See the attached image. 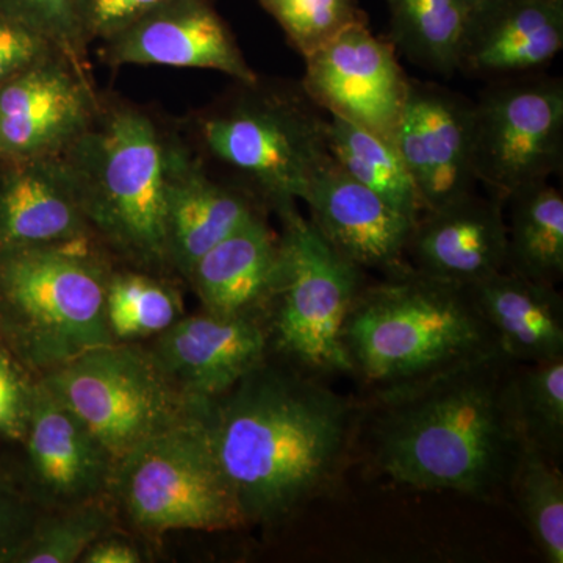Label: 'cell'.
Listing matches in <instances>:
<instances>
[{
    "label": "cell",
    "mask_w": 563,
    "mask_h": 563,
    "mask_svg": "<svg viewBox=\"0 0 563 563\" xmlns=\"http://www.w3.org/2000/svg\"><path fill=\"white\" fill-rule=\"evenodd\" d=\"M81 563H141L143 554L139 548L129 540L120 537H106L96 540L81 555Z\"/></svg>",
    "instance_id": "obj_37"
},
{
    "label": "cell",
    "mask_w": 563,
    "mask_h": 563,
    "mask_svg": "<svg viewBox=\"0 0 563 563\" xmlns=\"http://www.w3.org/2000/svg\"><path fill=\"white\" fill-rule=\"evenodd\" d=\"M261 211L250 192L214 180L187 143L169 136L166 239L173 269L187 279L203 254Z\"/></svg>",
    "instance_id": "obj_18"
},
{
    "label": "cell",
    "mask_w": 563,
    "mask_h": 563,
    "mask_svg": "<svg viewBox=\"0 0 563 563\" xmlns=\"http://www.w3.org/2000/svg\"><path fill=\"white\" fill-rule=\"evenodd\" d=\"M22 442L35 483L51 504L77 506L109 492L114 468L109 451L41 380L33 385Z\"/></svg>",
    "instance_id": "obj_19"
},
{
    "label": "cell",
    "mask_w": 563,
    "mask_h": 563,
    "mask_svg": "<svg viewBox=\"0 0 563 563\" xmlns=\"http://www.w3.org/2000/svg\"><path fill=\"white\" fill-rule=\"evenodd\" d=\"M91 74L60 52L0 85V162L60 157L101 107Z\"/></svg>",
    "instance_id": "obj_12"
},
{
    "label": "cell",
    "mask_w": 563,
    "mask_h": 563,
    "mask_svg": "<svg viewBox=\"0 0 563 563\" xmlns=\"http://www.w3.org/2000/svg\"><path fill=\"white\" fill-rule=\"evenodd\" d=\"M484 0H463V3H465L466 7H468L470 11L473 9H476L477 5H481Z\"/></svg>",
    "instance_id": "obj_38"
},
{
    "label": "cell",
    "mask_w": 563,
    "mask_h": 563,
    "mask_svg": "<svg viewBox=\"0 0 563 563\" xmlns=\"http://www.w3.org/2000/svg\"><path fill=\"white\" fill-rule=\"evenodd\" d=\"M101 54L111 68L210 69L236 84L258 80L211 0H166L102 43Z\"/></svg>",
    "instance_id": "obj_14"
},
{
    "label": "cell",
    "mask_w": 563,
    "mask_h": 563,
    "mask_svg": "<svg viewBox=\"0 0 563 563\" xmlns=\"http://www.w3.org/2000/svg\"><path fill=\"white\" fill-rule=\"evenodd\" d=\"M520 363L501 350L362 399L358 442L377 473L415 490L495 503L525 443L514 398Z\"/></svg>",
    "instance_id": "obj_2"
},
{
    "label": "cell",
    "mask_w": 563,
    "mask_h": 563,
    "mask_svg": "<svg viewBox=\"0 0 563 563\" xmlns=\"http://www.w3.org/2000/svg\"><path fill=\"white\" fill-rule=\"evenodd\" d=\"M426 211L476 191L474 102L431 81L410 80L393 139Z\"/></svg>",
    "instance_id": "obj_13"
},
{
    "label": "cell",
    "mask_w": 563,
    "mask_h": 563,
    "mask_svg": "<svg viewBox=\"0 0 563 563\" xmlns=\"http://www.w3.org/2000/svg\"><path fill=\"white\" fill-rule=\"evenodd\" d=\"M152 354L191 401L231 390L272 354L261 317H181L155 340Z\"/></svg>",
    "instance_id": "obj_16"
},
{
    "label": "cell",
    "mask_w": 563,
    "mask_h": 563,
    "mask_svg": "<svg viewBox=\"0 0 563 563\" xmlns=\"http://www.w3.org/2000/svg\"><path fill=\"white\" fill-rule=\"evenodd\" d=\"M111 272L92 236L0 250V324L29 366L44 376L114 343L106 318Z\"/></svg>",
    "instance_id": "obj_5"
},
{
    "label": "cell",
    "mask_w": 563,
    "mask_h": 563,
    "mask_svg": "<svg viewBox=\"0 0 563 563\" xmlns=\"http://www.w3.org/2000/svg\"><path fill=\"white\" fill-rule=\"evenodd\" d=\"M169 136L141 107L101 98L90 128L60 155L92 239L152 274L173 269L166 239Z\"/></svg>",
    "instance_id": "obj_4"
},
{
    "label": "cell",
    "mask_w": 563,
    "mask_h": 563,
    "mask_svg": "<svg viewBox=\"0 0 563 563\" xmlns=\"http://www.w3.org/2000/svg\"><path fill=\"white\" fill-rule=\"evenodd\" d=\"M52 52L49 41L0 11V85Z\"/></svg>",
    "instance_id": "obj_35"
},
{
    "label": "cell",
    "mask_w": 563,
    "mask_h": 563,
    "mask_svg": "<svg viewBox=\"0 0 563 563\" xmlns=\"http://www.w3.org/2000/svg\"><path fill=\"white\" fill-rule=\"evenodd\" d=\"M343 343L366 396L420 383L499 347L468 288L410 265L363 284Z\"/></svg>",
    "instance_id": "obj_3"
},
{
    "label": "cell",
    "mask_w": 563,
    "mask_h": 563,
    "mask_svg": "<svg viewBox=\"0 0 563 563\" xmlns=\"http://www.w3.org/2000/svg\"><path fill=\"white\" fill-rule=\"evenodd\" d=\"M466 288L499 350L512 361L563 357V299L558 285L506 269Z\"/></svg>",
    "instance_id": "obj_23"
},
{
    "label": "cell",
    "mask_w": 563,
    "mask_h": 563,
    "mask_svg": "<svg viewBox=\"0 0 563 563\" xmlns=\"http://www.w3.org/2000/svg\"><path fill=\"white\" fill-rule=\"evenodd\" d=\"M41 383L103 444L114 465L144 440L196 412L151 350L96 347L44 374Z\"/></svg>",
    "instance_id": "obj_9"
},
{
    "label": "cell",
    "mask_w": 563,
    "mask_h": 563,
    "mask_svg": "<svg viewBox=\"0 0 563 563\" xmlns=\"http://www.w3.org/2000/svg\"><path fill=\"white\" fill-rule=\"evenodd\" d=\"M303 58L368 16L358 0H257Z\"/></svg>",
    "instance_id": "obj_31"
},
{
    "label": "cell",
    "mask_w": 563,
    "mask_h": 563,
    "mask_svg": "<svg viewBox=\"0 0 563 563\" xmlns=\"http://www.w3.org/2000/svg\"><path fill=\"white\" fill-rule=\"evenodd\" d=\"M0 11L38 33L77 68L91 74L90 44L81 32L76 0H0Z\"/></svg>",
    "instance_id": "obj_32"
},
{
    "label": "cell",
    "mask_w": 563,
    "mask_h": 563,
    "mask_svg": "<svg viewBox=\"0 0 563 563\" xmlns=\"http://www.w3.org/2000/svg\"><path fill=\"white\" fill-rule=\"evenodd\" d=\"M92 236L62 157L0 162V250Z\"/></svg>",
    "instance_id": "obj_21"
},
{
    "label": "cell",
    "mask_w": 563,
    "mask_h": 563,
    "mask_svg": "<svg viewBox=\"0 0 563 563\" xmlns=\"http://www.w3.org/2000/svg\"><path fill=\"white\" fill-rule=\"evenodd\" d=\"M110 517L98 501L63 507L57 514L33 525L18 562L74 563L80 562L96 540L106 536Z\"/></svg>",
    "instance_id": "obj_30"
},
{
    "label": "cell",
    "mask_w": 563,
    "mask_h": 563,
    "mask_svg": "<svg viewBox=\"0 0 563 563\" xmlns=\"http://www.w3.org/2000/svg\"><path fill=\"white\" fill-rule=\"evenodd\" d=\"M180 296L155 274L111 272L106 295L107 325L114 343L158 336L181 318Z\"/></svg>",
    "instance_id": "obj_28"
},
{
    "label": "cell",
    "mask_w": 563,
    "mask_h": 563,
    "mask_svg": "<svg viewBox=\"0 0 563 563\" xmlns=\"http://www.w3.org/2000/svg\"><path fill=\"white\" fill-rule=\"evenodd\" d=\"M406 258L415 272L461 287L506 272L509 255L504 201L473 191L426 211L415 222Z\"/></svg>",
    "instance_id": "obj_17"
},
{
    "label": "cell",
    "mask_w": 563,
    "mask_h": 563,
    "mask_svg": "<svg viewBox=\"0 0 563 563\" xmlns=\"http://www.w3.org/2000/svg\"><path fill=\"white\" fill-rule=\"evenodd\" d=\"M563 49V0H484L470 11L461 70L498 80L542 73Z\"/></svg>",
    "instance_id": "obj_20"
},
{
    "label": "cell",
    "mask_w": 563,
    "mask_h": 563,
    "mask_svg": "<svg viewBox=\"0 0 563 563\" xmlns=\"http://www.w3.org/2000/svg\"><path fill=\"white\" fill-rule=\"evenodd\" d=\"M302 202L322 239L362 272L388 274L409 265L406 251L415 221L332 158L313 177Z\"/></svg>",
    "instance_id": "obj_15"
},
{
    "label": "cell",
    "mask_w": 563,
    "mask_h": 563,
    "mask_svg": "<svg viewBox=\"0 0 563 563\" xmlns=\"http://www.w3.org/2000/svg\"><path fill=\"white\" fill-rule=\"evenodd\" d=\"M563 165V81L542 73L506 77L474 102V168L488 195L550 180Z\"/></svg>",
    "instance_id": "obj_10"
},
{
    "label": "cell",
    "mask_w": 563,
    "mask_h": 563,
    "mask_svg": "<svg viewBox=\"0 0 563 563\" xmlns=\"http://www.w3.org/2000/svg\"><path fill=\"white\" fill-rule=\"evenodd\" d=\"M324 111L298 88L239 84L195 118V140L244 181V191L279 213L298 206L329 162Z\"/></svg>",
    "instance_id": "obj_6"
},
{
    "label": "cell",
    "mask_w": 563,
    "mask_h": 563,
    "mask_svg": "<svg viewBox=\"0 0 563 563\" xmlns=\"http://www.w3.org/2000/svg\"><path fill=\"white\" fill-rule=\"evenodd\" d=\"M514 398L526 442L553 461L563 455V357L520 363Z\"/></svg>",
    "instance_id": "obj_29"
},
{
    "label": "cell",
    "mask_w": 563,
    "mask_h": 563,
    "mask_svg": "<svg viewBox=\"0 0 563 563\" xmlns=\"http://www.w3.org/2000/svg\"><path fill=\"white\" fill-rule=\"evenodd\" d=\"M33 525L27 507L0 479V562H18Z\"/></svg>",
    "instance_id": "obj_36"
},
{
    "label": "cell",
    "mask_w": 563,
    "mask_h": 563,
    "mask_svg": "<svg viewBox=\"0 0 563 563\" xmlns=\"http://www.w3.org/2000/svg\"><path fill=\"white\" fill-rule=\"evenodd\" d=\"M329 155L347 176L417 222L424 206L395 143L340 118L329 117Z\"/></svg>",
    "instance_id": "obj_26"
},
{
    "label": "cell",
    "mask_w": 563,
    "mask_h": 563,
    "mask_svg": "<svg viewBox=\"0 0 563 563\" xmlns=\"http://www.w3.org/2000/svg\"><path fill=\"white\" fill-rule=\"evenodd\" d=\"M33 385L27 383L9 352L0 347V435L24 440Z\"/></svg>",
    "instance_id": "obj_34"
},
{
    "label": "cell",
    "mask_w": 563,
    "mask_h": 563,
    "mask_svg": "<svg viewBox=\"0 0 563 563\" xmlns=\"http://www.w3.org/2000/svg\"><path fill=\"white\" fill-rule=\"evenodd\" d=\"M277 263L279 233L273 231L261 211L203 254L187 280L203 312L262 318L273 291Z\"/></svg>",
    "instance_id": "obj_22"
},
{
    "label": "cell",
    "mask_w": 563,
    "mask_h": 563,
    "mask_svg": "<svg viewBox=\"0 0 563 563\" xmlns=\"http://www.w3.org/2000/svg\"><path fill=\"white\" fill-rule=\"evenodd\" d=\"M109 492L129 523L147 533L228 531L243 515L211 446L201 404L114 465Z\"/></svg>",
    "instance_id": "obj_8"
},
{
    "label": "cell",
    "mask_w": 563,
    "mask_h": 563,
    "mask_svg": "<svg viewBox=\"0 0 563 563\" xmlns=\"http://www.w3.org/2000/svg\"><path fill=\"white\" fill-rule=\"evenodd\" d=\"M201 415L244 525H279L340 483L362 401L269 354Z\"/></svg>",
    "instance_id": "obj_1"
},
{
    "label": "cell",
    "mask_w": 563,
    "mask_h": 563,
    "mask_svg": "<svg viewBox=\"0 0 563 563\" xmlns=\"http://www.w3.org/2000/svg\"><path fill=\"white\" fill-rule=\"evenodd\" d=\"M277 217L279 263L262 317L272 354L318 377L351 374L343 332L365 272L333 250L298 206Z\"/></svg>",
    "instance_id": "obj_7"
},
{
    "label": "cell",
    "mask_w": 563,
    "mask_h": 563,
    "mask_svg": "<svg viewBox=\"0 0 563 563\" xmlns=\"http://www.w3.org/2000/svg\"><path fill=\"white\" fill-rule=\"evenodd\" d=\"M512 496L533 544L544 562H563V474L561 463L526 442L512 476Z\"/></svg>",
    "instance_id": "obj_27"
},
{
    "label": "cell",
    "mask_w": 563,
    "mask_h": 563,
    "mask_svg": "<svg viewBox=\"0 0 563 563\" xmlns=\"http://www.w3.org/2000/svg\"><path fill=\"white\" fill-rule=\"evenodd\" d=\"M306 60L302 91L328 117L395 139L410 80L390 40L352 25Z\"/></svg>",
    "instance_id": "obj_11"
},
{
    "label": "cell",
    "mask_w": 563,
    "mask_h": 563,
    "mask_svg": "<svg viewBox=\"0 0 563 563\" xmlns=\"http://www.w3.org/2000/svg\"><path fill=\"white\" fill-rule=\"evenodd\" d=\"M390 41L410 62L429 73L461 70L470 9L463 0H387Z\"/></svg>",
    "instance_id": "obj_25"
},
{
    "label": "cell",
    "mask_w": 563,
    "mask_h": 563,
    "mask_svg": "<svg viewBox=\"0 0 563 563\" xmlns=\"http://www.w3.org/2000/svg\"><path fill=\"white\" fill-rule=\"evenodd\" d=\"M166 0H76L81 32L88 44L106 43L111 36L157 9Z\"/></svg>",
    "instance_id": "obj_33"
},
{
    "label": "cell",
    "mask_w": 563,
    "mask_h": 563,
    "mask_svg": "<svg viewBox=\"0 0 563 563\" xmlns=\"http://www.w3.org/2000/svg\"><path fill=\"white\" fill-rule=\"evenodd\" d=\"M507 272L558 285L563 276V196L550 180L514 191L504 202Z\"/></svg>",
    "instance_id": "obj_24"
}]
</instances>
